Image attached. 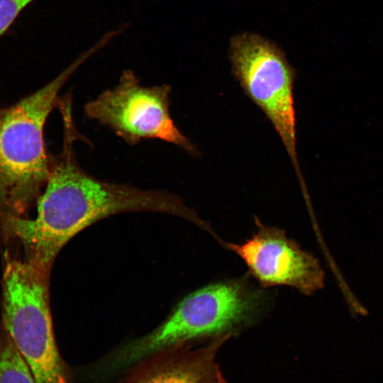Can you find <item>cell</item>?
Listing matches in <instances>:
<instances>
[{
	"label": "cell",
	"mask_w": 383,
	"mask_h": 383,
	"mask_svg": "<svg viewBox=\"0 0 383 383\" xmlns=\"http://www.w3.org/2000/svg\"><path fill=\"white\" fill-rule=\"evenodd\" d=\"M64 127L62 148L53 157L47 184L37 202L34 218L0 221L4 248L18 244L22 258L50 274L56 257L67 243L87 227L108 216L149 211L174 215L196 223L199 218L177 196L99 179L79 165L73 145L80 135L72 118L71 97L60 101Z\"/></svg>",
	"instance_id": "1"
},
{
	"label": "cell",
	"mask_w": 383,
	"mask_h": 383,
	"mask_svg": "<svg viewBox=\"0 0 383 383\" xmlns=\"http://www.w3.org/2000/svg\"><path fill=\"white\" fill-rule=\"evenodd\" d=\"M101 50L95 43L44 87L0 109V221L28 218L48 180L53 157L47 152L44 127L70 77Z\"/></svg>",
	"instance_id": "2"
},
{
	"label": "cell",
	"mask_w": 383,
	"mask_h": 383,
	"mask_svg": "<svg viewBox=\"0 0 383 383\" xmlns=\"http://www.w3.org/2000/svg\"><path fill=\"white\" fill-rule=\"evenodd\" d=\"M265 304L263 292L252 288L246 278L206 285L184 297L150 333L113 353L109 369L130 367L194 339L231 335L253 323Z\"/></svg>",
	"instance_id": "3"
},
{
	"label": "cell",
	"mask_w": 383,
	"mask_h": 383,
	"mask_svg": "<svg viewBox=\"0 0 383 383\" xmlns=\"http://www.w3.org/2000/svg\"><path fill=\"white\" fill-rule=\"evenodd\" d=\"M50 275L18 253L4 250L0 321L36 383H71L55 339Z\"/></svg>",
	"instance_id": "4"
},
{
	"label": "cell",
	"mask_w": 383,
	"mask_h": 383,
	"mask_svg": "<svg viewBox=\"0 0 383 383\" xmlns=\"http://www.w3.org/2000/svg\"><path fill=\"white\" fill-rule=\"evenodd\" d=\"M229 58L233 75L274 126L304 187L296 150L294 68L277 45L252 33L231 38Z\"/></svg>",
	"instance_id": "5"
},
{
	"label": "cell",
	"mask_w": 383,
	"mask_h": 383,
	"mask_svg": "<svg viewBox=\"0 0 383 383\" xmlns=\"http://www.w3.org/2000/svg\"><path fill=\"white\" fill-rule=\"evenodd\" d=\"M171 87H145L130 70L121 74L118 84L87 102V117L110 128L130 145L155 138L179 146L191 155L195 146L174 124L170 113Z\"/></svg>",
	"instance_id": "6"
},
{
	"label": "cell",
	"mask_w": 383,
	"mask_h": 383,
	"mask_svg": "<svg viewBox=\"0 0 383 383\" xmlns=\"http://www.w3.org/2000/svg\"><path fill=\"white\" fill-rule=\"evenodd\" d=\"M240 244L226 243L244 261L262 287L288 286L310 296L324 287L325 273L319 261L304 250L284 231L262 223Z\"/></svg>",
	"instance_id": "7"
},
{
	"label": "cell",
	"mask_w": 383,
	"mask_h": 383,
	"mask_svg": "<svg viewBox=\"0 0 383 383\" xmlns=\"http://www.w3.org/2000/svg\"><path fill=\"white\" fill-rule=\"evenodd\" d=\"M229 337H214L194 350L179 351L177 348L154 355L124 383H222L215 356Z\"/></svg>",
	"instance_id": "8"
},
{
	"label": "cell",
	"mask_w": 383,
	"mask_h": 383,
	"mask_svg": "<svg viewBox=\"0 0 383 383\" xmlns=\"http://www.w3.org/2000/svg\"><path fill=\"white\" fill-rule=\"evenodd\" d=\"M0 383H36L29 366L1 321Z\"/></svg>",
	"instance_id": "9"
},
{
	"label": "cell",
	"mask_w": 383,
	"mask_h": 383,
	"mask_svg": "<svg viewBox=\"0 0 383 383\" xmlns=\"http://www.w3.org/2000/svg\"><path fill=\"white\" fill-rule=\"evenodd\" d=\"M34 0H0V36L19 13Z\"/></svg>",
	"instance_id": "10"
}]
</instances>
